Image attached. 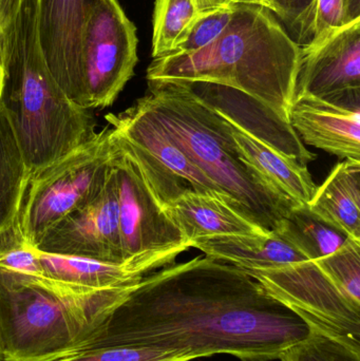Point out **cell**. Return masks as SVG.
Returning a JSON list of instances; mask_svg holds the SVG:
<instances>
[{
  "label": "cell",
  "mask_w": 360,
  "mask_h": 361,
  "mask_svg": "<svg viewBox=\"0 0 360 361\" xmlns=\"http://www.w3.org/2000/svg\"><path fill=\"white\" fill-rule=\"evenodd\" d=\"M314 330L242 269L196 257L146 275L70 353L105 345H141L190 361L218 354L271 361Z\"/></svg>",
  "instance_id": "obj_1"
},
{
  "label": "cell",
  "mask_w": 360,
  "mask_h": 361,
  "mask_svg": "<svg viewBox=\"0 0 360 361\" xmlns=\"http://www.w3.org/2000/svg\"><path fill=\"white\" fill-rule=\"evenodd\" d=\"M300 63L302 48L270 10L235 4L232 20L213 44L196 52L152 59L147 80L230 87L289 123Z\"/></svg>",
  "instance_id": "obj_2"
},
{
  "label": "cell",
  "mask_w": 360,
  "mask_h": 361,
  "mask_svg": "<svg viewBox=\"0 0 360 361\" xmlns=\"http://www.w3.org/2000/svg\"><path fill=\"white\" fill-rule=\"evenodd\" d=\"M38 19L39 0H23L0 47L6 70L0 103L29 173L67 156L97 133L89 110L74 104L51 74Z\"/></svg>",
  "instance_id": "obj_3"
},
{
  "label": "cell",
  "mask_w": 360,
  "mask_h": 361,
  "mask_svg": "<svg viewBox=\"0 0 360 361\" xmlns=\"http://www.w3.org/2000/svg\"><path fill=\"white\" fill-rule=\"evenodd\" d=\"M137 101L240 214L266 233L276 231L299 206L241 159L230 123L183 82H148L147 94Z\"/></svg>",
  "instance_id": "obj_4"
},
{
  "label": "cell",
  "mask_w": 360,
  "mask_h": 361,
  "mask_svg": "<svg viewBox=\"0 0 360 361\" xmlns=\"http://www.w3.org/2000/svg\"><path fill=\"white\" fill-rule=\"evenodd\" d=\"M137 283L86 290L49 277L29 281L0 271L4 361H53L67 355Z\"/></svg>",
  "instance_id": "obj_5"
},
{
  "label": "cell",
  "mask_w": 360,
  "mask_h": 361,
  "mask_svg": "<svg viewBox=\"0 0 360 361\" xmlns=\"http://www.w3.org/2000/svg\"><path fill=\"white\" fill-rule=\"evenodd\" d=\"M113 154L107 125L67 156L29 173L14 220L27 245L36 247L53 225L101 195Z\"/></svg>",
  "instance_id": "obj_6"
},
{
  "label": "cell",
  "mask_w": 360,
  "mask_h": 361,
  "mask_svg": "<svg viewBox=\"0 0 360 361\" xmlns=\"http://www.w3.org/2000/svg\"><path fill=\"white\" fill-rule=\"evenodd\" d=\"M137 27L118 0H88L82 37L80 68L87 110L114 103L135 74Z\"/></svg>",
  "instance_id": "obj_7"
},
{
  "label": "cell",
  "mask_w": 360,
  "mask_h": 361,
  "mask_svg": "<svg viewBox=\"0 0 360 361\" xmlns=\"http://www.w3.org/2000/svg\"><path fill=\"white\" fill-rule=\"evenodd\" d=\"M113 143L112 171L125 260L184 244L190 246L159 202L141 165L114 139Z\"/></svg>",
  "instance_id": "obj_8"
},
{
  "label": "cell",
  "mask_w": 360,
  "mask_h": 361,
  "mask_svg": "<svg viewBox=\"0 0 360 361\" xmlns=\"http://www.w3.org/2000/svg\"><path fill=\"white\" fill-rule=\"evenodd\" d=\"M36 250L46 254L125 262L113 171L95 201L61 219L46 231Z\"/></svg>",
  "instance_id": "obj_9"
},
{
  "label": "cell",
  "mask_w": 360,
  "mask_h": 361,
  "mask_svg": "<svg viewBox=\"0 0 360 361\" xmlns=\"http://www.w3.org/2000/svg\"><path fill=\"white\" fill-rule=\"evenodd\" d=\"M289 123L302 143L344 160L360 161V90L336 99L295 97Z\"/></svg>",
  "instance_id": "obj_10"
},
{
  "label": "cell",
  "mask_w": 360,
  "mask_h": 361,
  "mask_svg": "<svg viewBox=\"0 0 360 361\" xmlns=\"http://www.w3.org/2000/svg\"><path fill=\"white\" fill-rule=\"evenodd\" d=\"M88 0H39L40 44L53 78L67 97L85 108L80 37Z\"/></svg>",
  "instance_id": "obj_11"
},
{
  "label": "cell",
  "mask_w": 360,
  "mask_h": 361,
  "mask_svg": "<svg viewBox=\"0 0 360 361\" xmlns=\"http://www.w3.org/2000/svg\"><path fill=\"white\" fill-rule=\"evenodd\" d=\"M360 90V20L328 36L310 49H302L295 97L328 99Z\"/></svg>",
  "instance_id": "obj_12"
},
{
  "label": "cell",
  "mask_w": 360,
  "mask_h": 361,
  "mask_svg": "<svg viewBox=\"0 0 360 361\" xmlns=\"http://www.w3.org/2000/svg\"><path fill=\"white\" fill-rule=\"evenodd\" d=\"M190 248L184 244L142 255L122 263L46 254L35 250L46 275L51 279L82 290H101L137 283L146 274L170 264Z\"/></svg>",
  "instance_id": "obj_13"
},
{
  "label": "cell",
  "mask_w": 360,
  "mask_h": 361,
  "mask_svg": "<svg viewBox=\"0 0 360 361\" xmlns=\"http://www.w3.org/2000/svg\"><path fill=\"white\" fill-rule=\"evenodd\" d=\"M186 241L224 235H268L221 195L186 191L165 207Z\"/></svg>",
  "instance_id": "obj_14"
},
{
  "label": "cell",
  "mask_w": 360,
  "mask_h": 361,
  "mask_svg": "<svg viewBox=\"0 0 360 361\" xmlns=\"http://www.w3.org/2000/svg\"><path fill=\"white\" fill-rule=\"evenodd\" d=\"M192 247L243 271L274 269L310 259L277 231L271 235H224L197 240Z\"/></svg>",
  "instance_id": "obj_15"
},
{
  "label": "cell",
  "mask_w": 360,
  "mask_h": 361,
  "mask_svg": "<svg viewBox=\"0 0 360 361\" xmlns=\"http://www.w3.org/2000/svg\"><path fill=\"white\" fill-rule=\"evenodd\" d=\"M230 125L241 159L296 205L309 204L317 186L308 166L280 154L235 125Z\"/></svg>",
  "instance_id": "obj_16"
},
{
  "label": "cell",
  "mask_w": 360,
  "mask_h": 361,
  "mask_svg": "<svg viewBox=\"0 0 360 361\" xmlns=\"http://www.w3.org/2000/svg\"><path fill=\"white\" fill-rule=\"evenodd\" d=\"M306 205L323 220L360 241V161L347 159L338 163Z\"/></svg>",
  "instance_id": "obj_17"
},
{
  "label": "cell",
  "mask_w": 360,
  "mask_h": 361,
  "mask_svg": "<svg viewBox=\"0 0 360 361\" xmlns=\"http://www.w3.org/2000/svg\"><path fill=\"white\" fill-rule=\"evenodd\" d=\"M274 231L292 242L311 261L321 260L333 254L350 238L315 214L308 205L292 208Z\"/></svg>",
  "instance_id": "obj_18"
},
{
  "label": "cell",
  "mask_w": 360,
  "mask_h": 361,
  "mask_svg": "<svg viewBox=\"0 0 360 361\" xmlns=\"http://www.w3.org/2000/svg\"><path fill=\"white\" fill-rule=\"evenodd\" d=\"M27 176L20 146L0 103V229L14 222Z\"/></svg>",
  "instance_id": "obj_19"
},
{
  "label": "cell",
  "mask_w": 360,
  "mask_h": 361,
  "mask_svg": "<svg viewBox=\"0 0 360 361\" xmlns=\"http://www.w3.org/2000/svg\"><path fill=\"white\" fill-rule=\"evenodd\" d=\"M204 10L201 0H156L152 57L171 54Z\"/></svg>",
  "instance_id": "obj_20"
},
{
  "label": "cell",
  "mask_w": 360,
  "mask_h": 361,
  "mask_svg": "<svg viewBox=\"0 0 360 361\" xmlns=\"http://www.w3.org/2000/svg\"><path fill=\"white\" fill-rule=\"evenodd\" d=\"M351 303L360 307V241L348 238L335 252L314 261Z\"/></svg>",
  "instance_id": "obj_21"
},
{
  "label": "cell",
  "mask_w": 360,
  "mask_h": 361,
  "mask_svg": "<svg viewBox=\"0 0 360 361\" xmlns=\"http://www.w3.org/2000/svg\"><path fill=\"white\" fill-rule=\"evenodd\" d=\"M0 271L30 281L48 278L35 248L23 241L14 222L0 229Z\"/></svg>",
  "instance_id": "obj_22"
},
{
  "label": "cell",
  "mask_w": 360,
  "mask_h": 361,
  "mask_svg": "<svg viewBox=\"0 0 360 361\" xmlns=\"http://www.w3.org/2000/svg\"><path fill=\"white\" fill-rule=\"evenodd\" d=\"M360 20V0H316L310 40L302 49L316 47L349 23Z\"/></svg>",
  "instance_id": "obj_23"
},
{
  "label": "cell",
  "mask_w": 360,
  "mask_h": 361,
  "mask_svg": "<svg viewBox=\"0 0 360 361\" xmlns=\"http://www.w3.org/2000/svg\"><path fill=\"white\" fill-rule=\"evenodd\" d=\"M281 361H360V352L351 349L335 337L318 330L302 343L287 349Z\"/></svg>",
  "instance_id": "obj_24"
},
{
  "label": "cell",
  "mask_w": 360,
  "mask_h": 361,
  "mask_svg": "<svg viewBox=\"0 0 360 361\" xmlns=\"http://www.w3.org/2000/svg\"><path fill=\"white\" fill-rule=\"evenodd\" d=\"M234 10L235 4L226 2L203 11L171 54L196 52L213 44L232 20Z\"/></svg>",
  "instance_id": "obj_25"
},
{
  "label": "cell",
  "mask_w": 360,
  "mask_h": 361,
  "mask_svg": "<svg viewBox=\"0 0 360 361\" xmlns=\"http://www.w3.org/2000/svg\"><path fill=\"white\" fill-rule=\"evenodd\" d=\"M53 361H190L185 356L141 345H105L73 352Z\"/></svg>",
  "instance_id": "obj_26"
},
{
  "label": "cell",
  "mask_w": 360,
  "mask_h": 361,
  "mask_svg": "<svg viewBox=\"0 0 360 361\" xmlns=\"http://www.w3.org/2000/svg\"><path fill=\"white\" fill-rule=\"evenodd\" d=\"M316 0H256V6L270 10L297 35L300 48L310 40Z\"/></svg>",
  "instance_id": "obj_27"
},
{
  "label": "cell",
  "mask_w": 360,
  "mask_h": 361,
  "mask_svg": "<svg viewBox=\"0 0 360 361\" xmlns=\"http://www.w3.org/2000/svg\"><path fill=\"white\" fill-rule=\"evenodd\" d=\"M23 0H0V47Z\"/></svg>",
  "instance_id": "obj_28"
},
{
  "label": "cell",
  "mask_w": 360,
  "mask_h": 361,
  "mask_svg": "<svg viewBox=\"0 0 360 361\" xmlns=\"http://www.w3.org/2000/svg\"><path fill=\"white\" fill-rule=\"evenodd\" d=\"M4 78H6V70H4V59L0 53V101H1L2 92H4Z\"/></svg>",
  "instance_id": "obj_29"
},
{
  "label": "cell",
  "mask_w": 360,
  "mask_h": 361,
  "mask_svg": "<svg viewBox=\"0 0 360 361\" xmlns=\"http://www.w3.org/2000/svg\"><path fill=\"white\" fill-rule=\"evenodd\" d=\"M228 1L230 0H201V4H202L203 8L206 10V8H213V6H221Z\"/></svg>",
  "instance_id": "obj_30"
},
{
  "label": "cell",
  "mask_w": 360,
  "mask_h": 361,
  "mask_svg": "<svg viewBox=\"0 0 360 361\" xmlns=\"http://www.w3.org/2000/svg\"><path fill=\"white\" fill-rule=\"evenodd\" d=\"M256 0H230L228 2L232 4H255Z\"/></svg>",
  "instance_id": "obj_31"
},
{
  "label": "cell",
  "mask_w": 360,
  "mask_h": 361,
  "mask_svg": "<svg viewBox=\"0 0 360 361\" xmlns=\"http://www.w3.org/2000/svg\"><path fill=\"white\" fill-rule=\"evenodd\" d=\"M0 361H4V345H2L1 329H0Z\"/></svg>",
  "instance_id": "obj_32"
}]
</instances>
